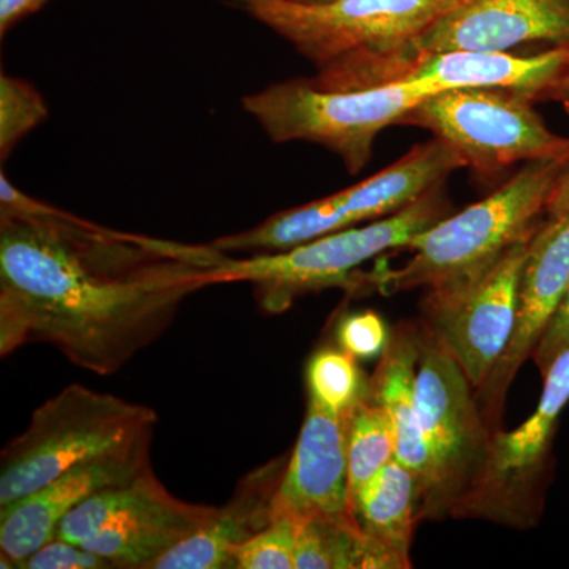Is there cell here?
Returning a JSON list of instances; mask_svg holds the SVG:
<instances>
[{
    "label": "cell",
    "instance_id": "cell-1",
    "mask_svg": "<svg viewBox=\"0 0 569 569\" xmlns=\"http://www.w3.org/2000/svg\"><path fill=\"white\" fill-rule=\"evenodd\" d=\"M228 253L111 230L36 200L0 173V351L48 343L108 377L212 287Z\"/></svg>",
    "mask_w": 569,
    "mask_h": 569
},
{
    "label": "cell",
    "instance_id": "cell-2",
    "mask_svg": "<svg viewBox=\"0 0 569 569\" xmlns=\"http://www.w3.org/2000/svg\"><path fill=\"white\" fill-rule=\"evenodd\" d=\"M244 11L317 67L328 89H366L403 81L411 44L456 0H217Z\"/></svg>",
    "mask_w": 569,
    "mask_h": 569
},
{
    "label": "cell",
    "instance_id": "cell-3",
    "mask_svg": "<svg viewBox=\"0 0 569 569\" xmlns=\"http://www.w3.org/2000/svg\"><path fill=\"white\" fill-rule=\"evenodd\" d=\"M569 164L531 162L485 200L411 239L413 257L396 269L377 268L367 276L381 295L438 290L475 279L512 246L537 230L550 194Z\"/></svg>",
    "mask_w": 569,
    "mask_h": 569
},
{
    "label": "cell",
    "instance_id": "cell-4",
    "mask_svg": "<svg viewBox=\"0 0 569 569\" xmlns=\"http://www.w3.org/2000/svg\"><path fill=\"white\" fill-rule=\"evenodd\" d=\"M159 415L121 397L69 385L41 403L0 458V508L70 468L152 440Z\"/></svg>",
    "mask_w": 569,
    "mask_h": 569
},
{
    "label": "cell",
    "instance_id": "cell-5",
    "mask_svg": "<svg viewBox=\"0 0 569 569\" xmlns=\"http://www.w3.org/2000/svg\"><path fill=\"white\" fill-rule=\"evenodd\" d=\"M437 82L408 80L366 89H328L312 78L269 84L242 99L269 140L305 141L342 159L358 174L372 159L378 134L432 93L445 91Z\"/></svg>",
    "mask_w": 569,
    "mask_h": 569
},
{
    "label": "cell",
    "instance_id": "cell-6",
    "mask_svg": "<svg viewBox=\"0 0 569 569\" xmlns=\"http://www.w3.org/2000/svg\"><path fill=\"white\" fill-rule=\"evenodd\" d=\"M449 203L441 186L402 211L370 222L321 236L282 252L250 258H223L213 269L212 284L246 282L253 287L264 310L279 313L299 296L343 287L359 266L387 250L410 244L411 239L448 217Z\"/></svg>",
    "mask_w": 569,
    "mask_h": 569
},
{
    "label": "cell",
    "instance_id": "cell-7",
    "mask_svg": "<svg viewBox=\"0 0 569 569\" xmlns=\"http://www.w3.org/2000/svg\"><path fill=\"white\" fill-rule=\"evenodd\" d=\"M418 417L429 451L422 519L455 518L488 463L493 432L459 362L418 323Z\"/></svg>",
    "mask_w": 569,
    "mask_h": 569
},
{
    "label": "cell",
    "instance_id": "cell-8",
    "mask_svg": "<svg viewBox=\"0 0 569 569\" xmlns=\"http://www.w3.org/2000/svg\"><path fill=\"white\" fill-rule=\"evenodd\" d=\"M466 167L447 142L433 138L410 151L366 181L269 217L263 223L209 242L223 253L282 252L321 236L376 222L415 203L443 186L449 174Z\"/></svg>",
    "mask_w": 569,
    "mask_h": 569
},
{
    "label": "cell",
    "instance_id": "cell-9",
    "mask_svg": "<svg viewBox=\"0 0 569 569\" xmlns=\"http://www.w3.org/2000/svg\"><path fill=\"white\" fill-rule=\"evenodd\" d=\"M533 104L507 89L451 88L411 108L399 126L429 130L481 176L518 163L569 164V138L549 130Z\"/></svg>",
    "mask_w": 569,
    "mask_h": 569
},
{
    "label": "cell",
    "instance_id": "cell-10",
    "mask_svg": "<svg viewBox=\"0 0 569 569\" xmlns=\"http://www.w3.org/2000/svg\"><path fill=\"white\" fill-rule=\"evenodd\" d=\"M542 377L537 410L518 429L493 433L485 471L455 518L485 519L515 529L537 522L553 433L569 403V348Z\"/></svg>",
    "mask_w": 569,
    "mask_h": 569
},
{
    "label": "cell",
    "instance_id": "cell-11",
    "mask_svg": "<svg viewBox=\"0 0 569 569\" xmlns=\"http://www.w3.org/2000/svg\"><path fill=\"white\" fill-rule=\"evenodd\" d=\"M530 238L512 246L475 279L427 290L422 299V323L459 362L475 391L488 380L515 331L520 276Z\"/></svg>",
    "mask_w": 569,
    "mask_h": 569
},
{
    "label": "cell",
    "instance_id": "cell-12",
    "mask_svg": "<svg viewBox=\"0 0 569 569\" xmlns=\"http://www.w3.org/2000/svg\"><path fill=\"white\" fill-rule=\"evenodd\" d=\"M569 283V217L549 216L531 234L520 276L515 331L507 350L478 391L479 410L492 432L501 430L505 399L559 312Z\"/></svg>",
    "mask_w": 569,
    "mask_h": 569
},
{
    "label": "cell",
    "instance_id": "cell-13",
    "mask_svg": "<svg viewBox=\"0 0 569 569\" xmlns=\"http://www.w3.org/2000/svg\"><path fill=\"white\" fill-rule=\"evenodd\" d=\"M531 43L569 44V0H456L411 44L410 71L429 56Z\"/></svg>",
    "mask_w": 569,
    "mask_h": 569
},
{
    "label": "cell",
    "instance_id": "cell-14",
    "mask_svg": "<svg viewBox=\"0 0 569 569\" xmlns=\"http://www.w3.org/2000/svg\"><path fill=\"white\" fill-rule=\"evenodd\" d=\"M151 440L70 468L43 488L0 508L2 568H20L22 560L58 535L67 515L99 490L129 481L149 462Z\"/></svg>",
    "mask_w": 569,
    "mask_h": 569
},
{
    "label": "cell",
    "instance_id": "cell-15",
    "mask_svg": "<svg viewBox=\"0 0 569 569\" xmlns=\"http://www.w3.org/2000/svg\"><path fill=\"white\" fill-rule=\"evenodd\" d=\"M356 520L348 478L346 415L309 400L305 425L274 497V516ZM358 522V520H356Z\"/></svg>",
    "mask_w": 569,
    "mask_h": 569
},
{
    "label": "cell",
    "instance_id": "cell-16",
    "mask_svg": "<svg viewBox=\"0 0 569 569\" xmlns=\"http://www.w3.org/2000/svg\"><path fill=\"white\" fill-rule=\"evenodd\" d=\"M287 460H271L246 475L231 500L217 509L192 537L160 557L151 569L233 568L234 550L274 519V497Z\"/></svg>",
    "mask_w": 569,
    "mask_h": 569
},
{
    "label": "cell",
    "instance_id": "cell-17",
    "mask_svg": "<svg viewBox=\"0 0 569 569\" xmlns=\"http://www.w3.org/2000/svg\"><path fill=\"white\" fill-rule=\"evenodd\" d=\"M569 73V44L533 56L459 51L421 59L403 81L437 82L443 88H496L531 102H549Z\"/></svg>",
    "mask_w": 569,
    "mask_h": 569
},
{
    "label": "cell",
    "instance_id": "cell-18",
    "mask_svg": "<svg viewBox=\"0 0 569 569\" xmlns=\"http://www.w3.org/2000/svg\"><path fill=\"white\" fill-rule=\"evenodd\" d=\"M217 509L171 496L160 482L140 503L80 546L110 560L114 568L151 569L168 550L201 529Z\"/></svg>",
    "mask_w": 569,
    "mask_h": 569
},
{
    "label": "cell",
    "instance_id": "cell-19",
    "mask_svg": "<svg viewBox=\"0 0 569 569\" xmlns=\"http://www.w3.org/2000/svg\"><path fill=\"white\" fill-rule=\"evenodd\" d=\"M418 323H403L392 329L387 350L369 380L367 395L387 411L395 430L396 459L417 475L425 498L429 451L418 417Z\"/></svg>",
    "mask_w": 569,
    "mask_h": 569
},
{
    "label": "cell",
    "instance_id": "cell-20",
    "mask_svg": "<svg viewBox=\"0 0 569 569\" xmlns=\"http://www.w3.org/2000/svg\"><path fill=\"white\" fill-rule=\"evenodd\" d=\"M359 527L411 568L415 529L422 520V488L417 475L395 459L351 501Z\"/></svg>",
    "mask_w": 569,
    "mask_h": 569
},
{
    "label": "cell",
    "instance_id": "cell-21",
    "mask_svg": "<svg viewBox=\"0 0 569 569\" xmlns=\"http://www.w3.org/2000/svg\"><path fill=\"white\" fill-rule=\"evenodd\" d=\"M296 569H407L356 520H296Z\"/></svg>",
    "mask_w": 569,
    "mask_h": 569
},
{
    "label": "cell",
    "instance_id": "cell-22",
    "mask_svg": "<svg viewBox=\"0 0 569 569\" xmlns=\"http://www.w3.org/2000/svg\"><path fill=\"white\" fill-rule=\"evenodd\" d=\"M348 478L353 498L396 459L395 430L387 411L370 399H359L346 413Z\"/></svg>",
    "mask_w": 569,
    "mask_h": 569
},
{
    "label": "cell",
    "instance_id": "cell-23",
    "mask_svg": "<svg viewBox=\"0 0 569 569\" xmlns=\"http://www.w3.org/2000/svg\"><path fill=\"white\" fill-rule=\"evenodd\" d=\"M159 485L160 479L149 467L129 481L99 490L66 516L56 537L74 545L88 541L140 503Z\"/></svg>",
    "mask_w": 569,
    "mask_h": 569
},
{
    "label": "cell",
    "instance_id": "cell-24",
    "mask_svg": "<svg viewBox=\"0 0 569 569\" xmlns=\"http://www.w3.org/2000/svg\"><path fill=\"white\" fill-rule=\"evenodd\" d=\"M358 359L340 348H323L310 358L306 380L309 400L335 413L346 415L367 395L369 380L358 367Z\"/></svg>",
    "mask_w": 569,
    "mask_h": 569
},
{
    "label": "cell",
    "instance_id": "cell-25",
    "mask_svg": "<svg viewBox=\"0 0 569 569\" xmlns=\"http://www.w3.org/2000/svg\"><path fill=\"white\" fill-rule=\"evenodd\" d=\"M47 118V103L31 82L2 73L0 77V160L6 162L18 142Z\"/></svg>",
    "mask_w": 569,
    "mask_h": 569
},
{
    "label": "cell",
    "instance_id": "cell-26",
    "mask_svg": "<svg viewBox=\"0 0 569 569\" xmlns=\"http://www.w3.org/2000/svg\"><path fill=\"white\" fill-rule=\"evenodd\" d=\"M236 569H296V519L277 515L233 553Z\"/></svg>",
    "mask_w": 569,
    "mask_h": 569
},
{
    "label": "cell",
    "instance_id": "cell-27",
    "mask_svg": "<svg viewBox=\"0 0 569 569\" xmlns=\"http://www.w3.org/2000/svg\"><path fill=\"white\" fill-rule=\"evenodd\" d=\"M391 331L383 318L372 310L351 313L337 326V343L340 350L358 361L380 359L387 350Z\"/></svg>",
    "mask_w": 569,
    "mask_h": 569
},
{
    "label": "cell",
    "instance_id": "cell-28",
    "mask_svg": "<svg viewBox=\"0 0 569 569\" xmlns=\"http://www.w3.org/2000/svg\"><path fill=\"white\" fill-rule=\"evenodd\" d=\"M21 569H107L110 560L81 548L80 545L56 537L20 563Z\"/></svg>",
    "mask_w": 569,
    "mask_h": 569
},
{
    "label": "cell",
    "instance_id": "cell-29",
    "mask_svg": "<svg viewBox=\"0 0 569 569\" xmlns=\"http://www.w3.org/2000/svg\"><path fill=\"white\" fill-rule=\"evenodd\" d=\"M569 348V283L567 295L561 302L559 312L553 317L548 331L533 353L535 365L538 366L541 376L548 372L550 365L556 361L557 356Z\"/></svg>",
    "mask_w": 569,
    "mask_h": 569
},
{
    "label": "cell",
    "instance_id": "cell-30",
    "mask_svg": "<svg viewBox=\"0 0 569 569\" xmlns=\"http://www.w3.org/2000/svg\"><path fill=\"white\" fill-rule=\"evenodd\" d=\"M48 2L50 0H0V37H6L18 22L32 17Z\"/></svg>",
    "mask_w": 569,
    "mask_h": 569
},
{
    "label": "cell",
    "instance_id": "cell-31",
    "mask_svg": "<svg viewBox=\"0 0 569 569\" xmlns=\"http://www.w3.org/2000/svg\"><path fill=\"white\" fill-rule=\"evenodd\" d=\"M548 216L569 217V167L561 173L548 203Z\"/></svg>",
    "mask_w": 569,
    "mask_h": 569
},
{
    "label": "cell",
    "instance_id": "cell-32",
    "mask_svg": "<svg viewBox=\"0 0 569 569\" xmlns=\"http://www.w3.org/2000/svg\"><path fill=\"white\" fill-rule=\"evenodd\" d=\"M553 102H569V73L567 80L561 82L559 91H557L556 96H553Z\"/></svg>",
    "mask_w": 569,
    "mask_h": 569
},
{
    "label": "cell",
    "instance_id": "cell-33",
    "mask_svg": "<svg viewBox=\"0 0 569 569\" xmlns=\"http://www.w3.org/2000/svg\"><path fill=\"white\" fill-rule=\"evenodd\" d=\"M284 2L299 3V6H321V3L336 2V0H284Z\"/></svg>",
    "mask_w": 569,
    "mask_h": 569
}]
</instances>
